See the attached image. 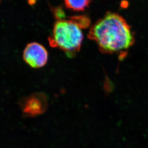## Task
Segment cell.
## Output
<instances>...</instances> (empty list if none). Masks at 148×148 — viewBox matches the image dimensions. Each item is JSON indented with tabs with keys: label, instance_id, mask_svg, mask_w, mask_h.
Masks as SVG:
<instances>
[{
	"label": "cell",
	"instance_id": "cell-5",
	"mask_svg": "<svg viewBox=\"0 0 148 148\" xmlns=\"http://www.w3.org/2000/svg\"><path fill=\"white\" fill-rule=\"evenodd\" d=\"M91 1L88 0L84 1H66L65 5L68 8L80 11L85 10L89 5Z\"/></svg>",
	"mask_w": 148,
	"mask_h": 148
},
{
	"label": "cell",
	"instance_id": "cell-2",
	"mask_svg": "<svg viewBox=\"0 0 148 148\" xmlns=\"http://www.w3.org/2000/svg\"><path fill=\"white\" fill-rule=\"evenodd\" d=\"M81 28L72 19L58 20L48 38L50 45L70 53L78 51L83 39Z\"/></svg>",
	"mask_w": 148,
	"mask_h": 148
},
{
	"label": "cell",
	"instance_id": "cell-4",
	"mask_svg": "<svg viewBox=\"0 0 148 148\" xmlns=\"http://www.w3.org/2000/svg\"><path fill=\"white\" fill-rule=\"evenodd\" d=\"M23 58L24 61L33 68L43 67L47 62L48 53L44 47L38 42H30L26 46Z\"/></svg>",
	"mask_w": 148,
	"mask_h": 148
},
{
	"label": "cell",
	"instance_id": "cell-1",
	"mask_svg": "<svg viewBox=\"0 0 148 148\" xmlns=\"http://www.w3.org/2000/svg\"><path fill=\"white\" fill-rule=\"evenodd\" d=\"M88 36L105 53L126 50L134 42L130 27L124 18L116 13H107L97 21L91 27Z\"/></svg>",
	"mask_w": 148,
	"mask_h": 148
},
{
	"label": "cell",
	"instance_id": "cell-3",
	"mask_svg": "<svg viewBox=\"0 0 148 148\" xmlns=\"http://www.w3.org/2000/svg\"><path fill=\"white\" fill-rule=\"evenodd\" d=\"M20 106L23 115L33 117L44 113L47 108V98L42 92H35L20 100Z\"/></svg>",
	"mask_w": 148,
	"mask_h": 148
}]
</instances>
